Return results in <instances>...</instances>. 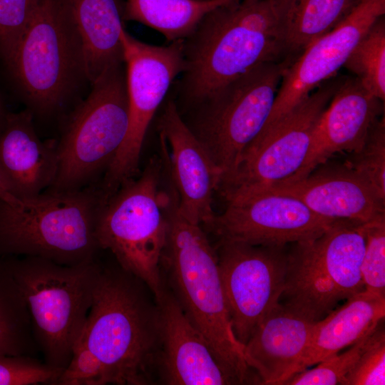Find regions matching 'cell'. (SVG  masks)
<instances>
[{
	"instance_id": "cell-1",
	"label": "cell",
	"mask_w": 385,
	"mask_h": 385,
	"mask_svg": "<svg viewBox=\"0 0 385 385\" xmlns=\"http://www.w3.org/2000/svg\"><path fill=\"white\" fill-rule=\"evenodd\" d=\"M183 43V68L168 94L179 111L260 64L286 58L277 0L219 6Z\"/></svg>"
},
{
	"instance_id": "cell-2",
	"label": "cell",
	"mask_w": 385,
	"mask_h": 385,
	"mask_svg": "<svg viewBox=\"0 0 385 385\" xmlns=\"http://www.w3.org/2000/svg\"><path fill=\"white\" fill-rule=\"evenodd\" d=\"M167 188L168 238L161 260L170 291L192 324L238 384L260 382L236 338L222 285L218 258L200 225L180 212L172 183Z\"/></svg>"
},
{
	"instance_id": "cell-3",
	"label": "cell",
	"mask_w": 385,
	"mask_h": 385,
	"mask_svg": "<svg viewBox=\"0 0 385 385\" xmlns=\"http://www.w3.org/2000/svg\"><path fill=\"white\" fill-rule=\"evenodd\" d=\"M148 289L116 262L101 263L78 339L101 364L106 384H150L157 375L158 317Z\"/></svg>"
},
{
	"instance_id": "cell-4",
	"label": "cell",
	"mask_w": 385,
	"mask_h": 385,
	"mask_svg": "<svg viewBox=\"0 0 385 385\" xmlns=\"http://www.w3.org/2000/svg\"><path fill=\"white\" fill-rule=\"evenodd\" d=\"M108 199L96 184L46 190L19 206L0 199V257H36L63 265L97 260L96 227Z\"/></svg>"
},
{
	"instance_id": "cell-5",
	"label": "cell",
	"mask_w": 385,
	"mask_h": 385,
	"mask_svg": "<svg viewBox=\"0 0 385 385\" xmlns=\"http://www.w3.org/2000/svg\"><path fill=\"white\" fill-rule=\"evenodd\" d=\"M6 257L26 302L43 361L63 370L92 304L98 258L63 265L36 257Z\"/></svg>"
},
{
	"instance_id": "cell-6",
	"label": "cell",
	"mask_w": 385,
	"mask_h": 385,
	"mask_svg": "<svg viewBox=\"0 0 385 385\" xmlns=\"http://www.w3.org/2000/svg\"><path fill=\"white\" fill-rule=\"evenodd\" d=\"M163 158H153L143 170L107 200L96 227L101 250L109 251L125 271L156 297L164 287L161 260L167 242V190L161 188Z\"/></svg>"
},
{
	"instance_id": "cell-7",
	"label": "cell",
	"mask_w": 385,
	"mask_h": 385,
	"mask_svg": "<svg viewBox=\"0 0 385 385\" xmlns=\"http://www.w3.org/2000/svg\"><path fill=\"white\" fill-rule=\"evenodd\" d=\"M6 64L33 114L51 115L66 105L86 76L81 39L65 0H39Z\"/></svg>"
},
{
	"instance_id": "cell-8",
	"label": "cell",
	"mask_w": 385,
	"mask_h": 385,
	"mask_svg": "<svg viewBox=\"0 0 385 385\" xmlns=\"http://www.w3.org/2000/svg\"><path fill=\"white\" fill-rule=\"evenodd\" d=\"M290 62L260 64L178 111L220 172V180L265 127Z\"/></svg>"
},
{
	"instance_id": "cell-9",
	"label": "cell",
	"mask_w": 385,
	"mask_h": 385,
	"mask_svg": "<svg viewBox=\"0 0 385 385\" xmlns=\"http://www.w3.org/2000/svg\"><path fill=\"white\" fill-rule=\"evenodd\" d=\"M364 225L338 220L319 237L289 245L279 302L317 322L340 302L364 290L361 274Z\"/></svg>"
},
{
	"instance_id": "cell-10",
	"label": "cell",
	"mask_w": 385,
	"mask_h": 385,
	"mask_svg": "<svg viewBox=\"0 0 385 385\" xmlns=\"http://www.w3.org/2000/svg\"><path fill=\"white\" fill-rule=\"evenodd\" d=\"M91 85L57 142V173L46 190H75L94 184L125 139L128 127L125 61L108 67Z\"/></svg>"
},
{
	"instance_id": "cell-11",
	"label": "cell",
	"mask_w": 385,
	"mask_h": 385,
	"mask_svg": "<svg viewBox=\"0 0 385 385\" xmlns=\"http://www.w3.org/2000/svg\"><path fill=\"white\" fill-rule=\"evenodd\" d=\"M337 76L311 92L272 126L261 132L218 185L225 202L259 192L294 175L304 163L315 125L344 80Z\"/></svg>"
},
{
	"instance_id": "cell-12",
	"label": "cell",
	"mask_w": 385,
	"mask_h": 385,
	"mask_svg": "<svg viewBox=\"0 0 385 385\" xmlns=\"http://www.w3.org/2000/svg\"><path fill=\"white\" fill-rule=\"evenodd\" d=\"M120 39L126 66L128 127L100 184L108 197L138 175L149 125L183 68V40L167 46L152 45L133 37L125 28Z\"/></svg>"
},
{
	"instance_id": "cell-13",
	"label": "cell",
	"mask_w": 385,
	"mask_h": 385,
	"mask_svg": "<svg viewBox=\"0 0 385 385\" xmlns=\"http://www.w3.org/2000/svg\"><path fill=\"white\" fill-rule=\"evenodd\" d=\"M288 245L219 240L216 249L234 334L245 345L283 292Z\"/></svg>"
},
{
	"instance_id": "cell-14",
	"label": "cell",
	"mask_w": 385,
	"mask_h": 385,
	"mask_svg": "<svg viewBox=\"0 0 385 385\" xmlns=\"http://www.w3.org/2000/svg\"><path fill=\"white\" fill-rule=\"evenodd\" d=\"M337 220L317 215L294 197L262 191L227 202L210 228L221 240L286 246L319 237Z\"/></svg>"
},
{
	"instance_id": "cell-15",
	"label": "cell",
	"mask_w": 385,
	"mask_h": 385,
	"mask_svg": "<svg viewBox=\"0 0 385 385\" xmlns=\"http://www.w3.org/2000/svg\"><path fill=\"white\" fill-rule=\"evenodd\" d=\"M384 14L385 0H359L338 26L290 62L283 72L272 112L262 131L272 126L322 83L337 76L357 43Z\"/></svg>"
},
{
	"instance_id": "cell-16",
	"label": "cell",
	"mask_w": 385,
	"mask_h": 385,
	"mask_svg": "<svg viewBox=\"0 0 385 385\" xmlns=\"http://www.w3.org/2000/svg\"><path fill=\"white\" fill-rule=\"evenodd\" d=\"M159 130L162 156L180 212L190 222L210 228L215 217L212 197L221 174L170 96L160 116Z\"/></svg>"
},
{
	"instance_id": "cell-17",
	"label": "cell",
	"mask_w": 385,
	"mask_h": 385,
	"mask_svg": "<svg viewBox=\"0 0 385 385\" xmlns=\"http://www.w3.org/2000/svg\"><path fill=\"white\" fill-rule=\"evenodd\" d=\"M154 299L158 317L160 381L169 385L238 384L165 284Z\"/></svg>"
},
{
	"instance_id": "cell-18",
	"label": "cell",
	"mask_w": 385,
	"mask_h": 385,
	"mask_svg": "<svg viewBox=\"0 0 385 385\" xmlns=\"http://www.w3.org/2000/svg\"><path fill=\"white\" fill-rule=\"evenodd\" d=\"M384 103L356 77H344L315 125L304 163L285 180L304 178L338 153L359 150L371 127L384 115Z\"/></svg>"
},
{
	"instance_id": "cell-19",
	"label": "cell",
	"mask_w": 385,
	"mask_h": 385,
	"mask_svg": "<svg viewBox=\"0 0 385 385\" xmlns=\"http://www.w3.org/2000/svg\"><path fill=\"white\" fill-rule=\"evenodd\" d=\"M262 191L294 197L327 218L366 223L385 216V201L345 162L327 161L303 178L282 181Z\"/></svg>"
},
{
	"instance_id": "cell-20",
	"label": "cell",
	"mask_w": 385,
	"mask_h": 385,
	"mask_svg": "<svg viewBox=\"0 0 385 385\" xmlns=\"http://www.w3.org/2000/svg\"><path fill=\"white\" fill-rule=\"evenodd\" d=\"M33 115L29 109L7 113L0 128V171L20 200L51 187L58 170L57 142L38 138Z\"/></svg>"
},
{
	"instance_id": "cell-21",
	"label": "cell",
	"mask_w": 385,
	"mask_h": 385,
	"mask_svg": "<svg viewBox=\"0 0 385 385\" xmlns=\"http://www.w3.org/2000/svg\"><path fill=\"white\" fill-rule=\"evenodd\" d=\"M315 322L280 302L265 317L244 345L261 384L283 385L296 373Z\"/></svg>"
},
{
	"instance_id": "cell-22",
	"label": "cell",
	"mask_w": 385,
	"mask_h": 385,
	"mask_svg": "<svg viewBox=\"0 0 385 385\" xmlns=\"http://www.w3.org/2000/svg\"><path fill=\"white\" fill-rule=\"evenodd\" d=\"M384 317L385 297L363 290L348 298L315 322L296 373L351 346L371 333Z\"/></svg>"
},
{
	"instance_id": "cell-23",
	"label": "cell",
	"mask_w": 385,
	"mask_h": 385,
	"mask_svg": "<svg viewBox=\"0 0 385 385\" xmlns=\"http://www.w3.org/2000/svg\"><path fill=\"white\" fill-rule=\"evenodd\" d=\"M78 31L86 79L92 84L108 67L124 62L120 0H65Z\"/></svg>"
},
{
	"instance_id": "cell-24",
	"label": "cell",
	"mask_w": 385,
	"mask_h": 385,
	"mask_svg": "<svg viewBox=\"0 0 385 385\" xmlns=\"http://www.w3.org/2000/svg\"><path fill=\"white\" fill-rule=\"evenodd\" d=\"M359 0H278L286 58L338 26Z\"/></svg>"
},
{
	"instance_id": "cell-25",
	"label": "cell",
	"mask_w": 385,
	"mask_h": 385,
	"mask_svg": "<svg viewBox=\"0 0 385 385\" xmlns=\"http://www.w3.org/2000/svg\"><path fill=\"white\" fill-rule=\"evenodd\" d=\"M229 3L230 0H126L123 18L158 31L171 43L185 39L208 12Z\"/></svg>"
},
{
	"instance_id": "cell-26",
	"label": "cell",
	"mask_w": 385,
	"mask_h": 385,
	"mask_svg": "<svg viewBox=\"0 0 385 385\" xmlns=\"http://www.w3.org/2000/svg\"><path fill=\"white\" fill-rule=\"evenodd\" d=\"M38 351L24 294L7 257H0V354L35 357Z\"/></svg>"
},
{
	"instance_id": "cell-27",
	"label": "cell",
	"mask_w": 385,
	"mask_h": 385,
	"mask_svg": "<svg viewBox=\"0 0 385 385\" xmlns=\"http://www.w3.org/2000/svg\"><path fill=\"white\" fill-rule=\"evenodd\" d=\"M344 67L372 95L385 100V21L378 19L354 48Z\"/></svg>"
},
{
	"instance_id": "cell-28",
	"label": "cell",
	"mask_w": 385,
	"mask_h": 385,
	"mask_svg": "<svg viewBox=\"0 0 385 385\" xmlns=\"http://www.w3.org/2000/svg\"><path fill=\"white\" fill-rule=\"evenodd\" d=\"M358 173L385 201V118L371 127L361 148L344 161Z\"/></svg>"
},
{
	"instance_id": "cell-29",
	"label": "cell",
	"mask_w": 385,
	"mask_h": 385,
	"mask_svg": "<svg viewBox=\"0 0 385 385\" xmlns=\"http://www.w3.org/2000/svg\"><path fill=\"white\" fill-rule=\"evenodd\" d=\"M371 333L342 353L331 355L312 369L294 374L283 385H344L347 374L356 362Z\"/></svg>"
},
{
	"instance_id": "cell-30",
	"label": "cell",
	"mask_w": 385,
	"mask_h": 385,
	"mask_svg": "<svg viewBox=\"0 0 385 385\" xmlns=\"http://www.w3.org/2000/svg\"><path fill=\"white\" fill-rule=\"evenodd\" d=\"M364 235L361 263L364 290L385 297V216L366 222Z\"/></svg>"
},
{
	"instance_id": "cell-31",
	"label": "cell",
	"mask_w": 385,
	"mask_h": 385,
	"mask_svg": "<svg viewBox=\"0 0 385 385\" xmlns=\"http://www.w3.org/2000/svg\"><path fill=\"white\" fill-rule=\"evenodd\" d=\"M385 384V330L381 322L368 337L344 385Z\"/></svg>"
},
{
	"instance_id": "cell-32",
	"label": "cell",
	"mask_w": 385,
	"mask_h": 385,
	"mask_svg": "<svg viewBox=\"0 0 385 385\" xmlns=\"http://www.w3.org/2000/svg\"><path fill=\"white\" fill-rule=\"evenodd\" d=\"M62 371L34 356L0 354V385H56Z\"/></svg>"
},
{
	"instance_id": "cell-33",
	"label": "cell",
	"mask_w": 385,
	"mask_h": 385,
	"mask_svg": "<svg viewBox=\"0 0 385 385\" xmlns=\"http://www.w3.org/2000/svg\"><path fill=\"white\" fill-rule=\"evenodd\" d=\"M39 0H0V55L7 63Z\"/></svg>"
},
{
	"instance_id": "cell-34",
	"label": "cell",
	"mask_w": 385,
	"mask_h": 385,
	"mask_svg": "<svg viewBox=\"0 0 385 385\" xmlns=\"http://www.w3.org/2000/svg\"><path fill=\"white\" fill-rule=\"evenodd\" d=\"M101 364L86 344L76 341L71 360L63 370L56 385H105Z\"/></svg>"
},
{
	"instance_id": "cell-35",
	"label": "cell",
	"mask_w": 385,
	"mask_h": 385,
	"mask_svg": "<svg viewBox=\"0 0 385 385\" xmlns=\"http://www.w3.org/2000/svg\"><path fill=\"white\" fill-rule=\"evenodd\" d=\"M0 199L14 206H19L22 201L15 197L9 190L8 185L0 171Z\"/></svg>"
},
{
	"instance_id": "cell-36",
	"label": "cell",
	"mask_w": 385,
	"mask_h": 385,
	"mask_svg": "<svg viewBox=\"0 0 385 385\" xmlns=\"http://www.w3.org/2000/svg\"><path fill=\"white\" fill-rule=\"evenodd\" d=\"M6 114H7V113L5 111L4 106L3 102H2V101H1V99L0 98V128H1L3 123H4V120H5Z\"/></svg>"
},
{
	"instance_id": "cell-37",
	"label": "cell",
	"mask_w": 385,
	"mask_h": 385,
	"mask_svg": "<svg viewBox=\"0 0 385 385\" xmlns=\"http://www.w3.org/2000/svg\"><path fill=\"white\" fill-rule=\"evenodd\" d=\"M230 3H232V2H236V1H238L240 0H230Z\"/></svg>"
}]
</instances>
